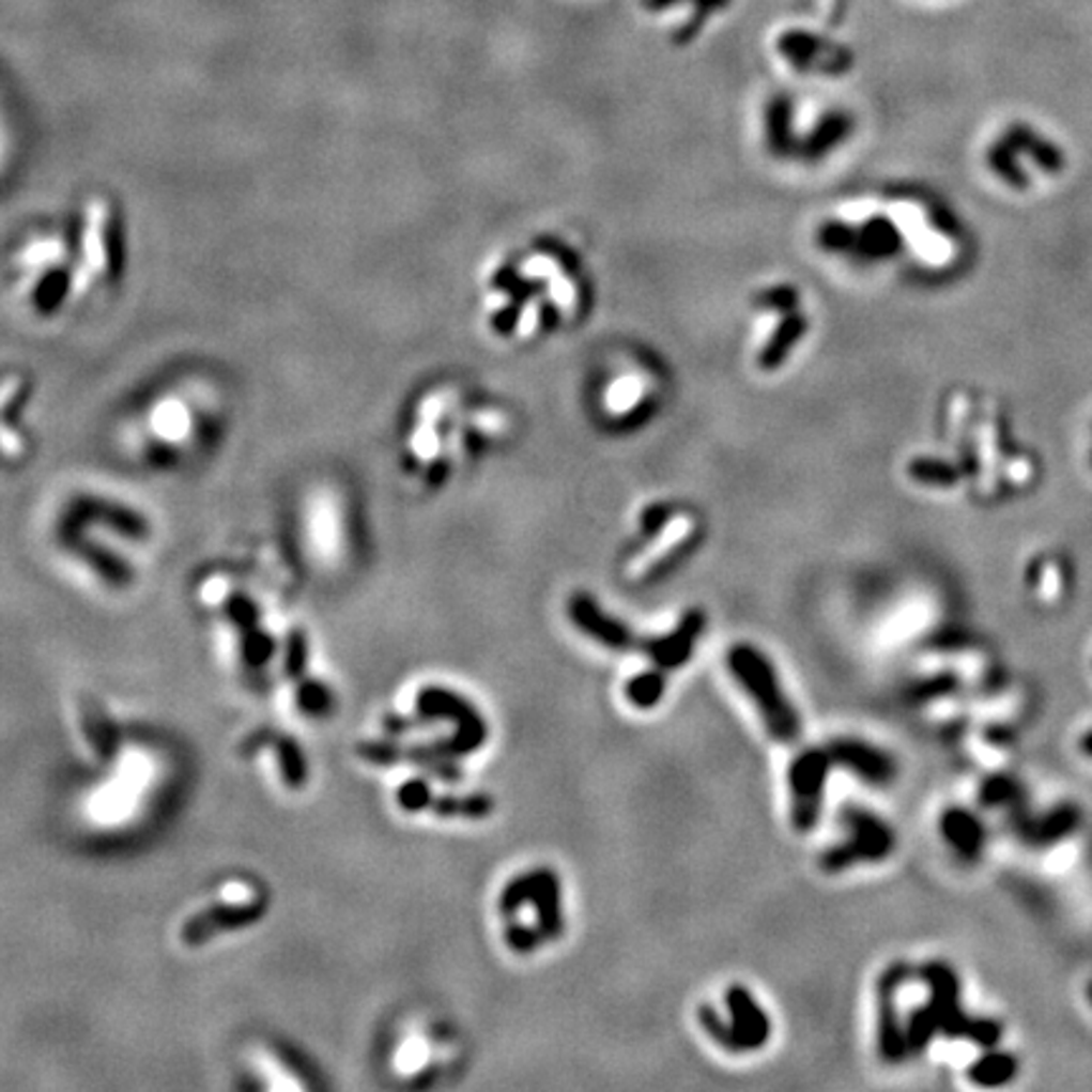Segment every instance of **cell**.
Masks as SVG:
<instances>
[{
  "mask_svg": "<svg viewBox=\"0 0 1092 1092\" xmlns=\"http://www.w3.org/2000/svg\"><path fill=\"white\" fill-rule=\"evenodd\" d=\"M1073 827H1075V812L1067 810V806H1065V810L1057 812V815L1049 817L1047 822L1040 827V837L1042 840H1057V837H1062V834H1067L1070 830H1073Z\"/></svg>",
  "mask_w": 1092,
  "mask_h": 1092,
  "instance_id": "obj_24",
  "label": "cell"
},
{
  "mask_svg": "<svg viewBox=\"0 0 1092 1092\" xmlns=\"http://www.w3.org/2000/svg\"><path fill=\"white\" fill-rule=\"evenodd\" d=\"M834 767H843L871 784H888L895 776V762L886 751L860 739H834L827 743Z\"/></svg>",
  "mask_w": 1092,
  "mask_h": 1092,
  "instance_id": "obj_14",
  "label": "cell"
},
{
  "mask_svg": "<svg viewBox=\"0 0 1092 1092\" xmlns=\"http://www.w3.org/2000/svg\"><path fill=\"white\" fill-rule=\"evenodd\" d=\"M1082 751H1085V754H1088V756H1092V732L1082 739Z\"/></svg>",
  "mask_w": 1092,
  "mask_h": 1092,
  "instance_id": "obj_26",
  "label": "cell"
},
{
  "mask_svg": "<svg viewBox=\"0 0 1092 1092\" xmlns=\"http://www.w3.org/2000/svg\"><path fill=\"white\" fill-rule=\"evenodd\" d=\"M430 802H433V795H430V787H428L426 782H420V779H415V782H407L405 787L400 789V804L405 806L407 812L426 810Z\"/></svg>",
  "mask_w": 1092,
  "mask_h": 1092,
  "instance_id": "obj_23",
  "label": "cell"
},
{
  "mask_svg": "<svg viewBox=\"0 0 1092 1092\" xmlns=\"http://www.w3.org/2000/svg\"><path fill=\"white\" fill-rule=\"evenodd\" d=\"M706 630V612L704 610H691L680 617L676 630L665 632V635H652V637H640L637 652L640 656L650 658V663L660 667V671L673 673L678 667H683L688 660L693 658L695 643L704 635Z\"/></svg>",
  "mask_w": 1092,
  "mask_h": 1092,
  "instance_id": "obj_10",
  "label": "cell"
},
{
  "mask_svg": "<svg viewBox=\"0 0 1092 1092\" xmlns=\"http://www.w3.org/2000/svg\"><path fill=\"white\" fill-rule=\"evenodd\" d=\"M723 1001H726L728 1014H732L736 1055L756 1052V1049L767 1045L771 1037V1019L769 1014L762 1010V1004L756 1001L754 994H751L747 986L734 984L728 986L726 994H723Z\"/></svg>",
  "mask_w": 1092,
  "mask_h": 1092,
  "instance_id": "obj_13",
  "label": "cell"
},
{
  "mask_svg": "<svg viewBox=\"0 0 1092 1092\" xmlns=\"http://www.w3.org/2000/svg\"><path fill=\"white\" fill-rule=\"evenodd\" d=\"M726 665L736 683L743 688V693L751 695V701L759 708L767 732L779 743H795L802 734V721H799L797 708L784 695L771 660L754 645L739 643L728 650Z\"/></svg>",
  "mask_w": 1092,
  "mask_h": 1092,
  "instance_id": "obj_1",
  "label": "cell"
},
{
  "mask_svg": "<svg viewBox=\"0 0 1092 1092\" xmlns=\"http://www.w3.org/2000/svg\"><path fill=\"white\" fill-rule=\"evenodd\" d=\"M910 976L906 964H893L878 979V1049L886 1062L906 1060L908 1037L898 1017V986Z\"/></svg>",
  "mask_w": 1092,
  "mask_h": 1092,
  "instance_id": "obj_11",
  "label": "cell"
},
{
  "mask_svg": "<svg viewBox=\"0 0 1092 1092\" xmlns=\"http://www.w3.org/2000/svg\"><path fill=\"white\" fill-rule=\"evenodd\" d=\"M941 832L945 843L964 858H979L984 847V827L979 822L971 812L962 810V806H954L941 817Z\"/></svg>",
  "mask_w": 1092,
  "mask_h": 1092,
  "instance_id": "obj_15",
  "label": "cell"
},
{
  "mask_svg": "<svg viewBox=\"0 0 1092 1092\" xmlns=\"http://www.w3.org/2000/svg\"><path fill=\"white\" fill-rule=\"evenodd\" d=\"M569 617H572L576 630L593 637L595 643L604 645V648L617 652H637L640 637L632 632L630 625L607 615L593 595L576 593L569 600Z\"/></svg>",
  "mask_w": 1092,
  "mask_h": 1092,
  "instance_id": "obj_12",
  "label": "cell"
},
{
  "mask_svg": "<svg viewBox=\"0 0 1092 1092\" xmlns=\"http://www.w3.org/2000/svg\"><path fill=\"white\" fill-rule=\"evenodd\" d=\"M1010 795H1012V789L1006 782H986L982 789V802L997 804V802H1001V797H1010Z\"/></svg>",
  "mask_w": 1092,
  "mask_h": 1092,
  "instance_id": "obj_25",
  "label": "cell"
},
{
  "mask_svg": "<svg viewBox=\"0 0 1092 1092\" xmlns=\"http://www.w3.org/2000/svg\"><path fill=\"white\" fill-rule=\"evenodd\" d=\"M663 393L658 374L645 365H620L604 370L602 385L597 387V410L612 428H630L650 417L652 407Z\"/></svg>",
  "mask_w": 1092,
  "mask_h": 1092,
  "instance_id": "obj_4",
  "label": "cell"
},
{
  "mask_svg": "<svg viewBox=\"0 0 1092 1092\" xmlns=\"http://www.w3.org/2000/svg\"><path fill=\"white\" fill-rule=\"evenodd\" d=\"M921 979L930 986V1010L936 1012L938 1027L951 1037H969L979 1045L991 1047L1001 1037V1029L994 1021L966 1019L958 1001V979L945 964H926L921 969Z\"/></svg>",
  "mask_w": 1092,
  "mask_h": 1092,
  "instance_id": "obj_7",
  "label": "cell"
},
{
  "mask_svg": "<svg viewBox=\"0 0 1092 1092\" xmlns=\"http://www.w3.org/2000/svg\"><path fill=\"white\" fill-rule=\"evenodd\" d=\"M938 1019H936V1012L930 1010L928 1006H921V1010H916L913 1014H910L908 1019V1049L910 1052H921V1049H926V1045L930 1040H934V1034L938 1032Z\"/></svg>",
  "mask_w": 1092,
  "mask_h": 1092,
  "instance_id": "obj_19",
  "label": "cell"
},
{
  "mask_svg": "<svg viewBox=\"0 0 1092 1092\" xmlns=\"http://www.w3.org/2000/svg\"><path fill=\"white\" fill-rule=\"evenodd\" d=\"M698 1021H701V1027H704V1032L716 1042V1045L726 1049V1052L736 1055L734 1029H732V1025H728L726 1019L721 1017L719 1012L713 1010L711 1004H701L698 1006Z\"/></svg>",
  "mask_w": 1092,
  "mask_h": 1092,
  "instance_id": "obj_20",
  "label": "cell"
},
{
  "mask_svg": "<svg viewBox=\"0 0 1092 1092\" xmlns=\"http://www.w3.org/2000/svg\"><path fill=\"white\" fill-rule=\"evenodd\" d=\"M665 671H660V667H656V671H645L640 673V676L630 678L628 683H625V695H628V701L635 708H643V711H648V708L658 706L660 698L665 695Z\"/></svg>",
  "mask_w": 1092,
  "mask_h": 1092,
  "instance_id": "obj_17",
  "label": "cell"
},
{
  "mask_svg": "<svg viewBox=\"0 0 1092 1092\" xmlns=\"http://www.w3.org/2000/svg\"><path fill=\"white\" fill-rule=\"evenodd\" d=\"M433 810L441 817H468L483 819L493 812V799L489 795H468V797H443L435 799Z\"/></svg>",
  "mask_w": 1092,
  "mask_h": 1092,
  "instance_id": "obj_18",
  "label": "cell"
},
{
  "mask_svg": "<svg viewBox=\"0 0 1092 1092\" xmlns=\"http://www.w3.org/2000/svg\"><path fill=\"white\" fill-rule=\"evenodd\" d=\"M532 903L537 913V928L544 941H556L565 934V913H562V882L552 867H537V871L517 875L498 895V913L511 921L521 913V908Z\"/></svg>",
  "mask_w": 1092,
  "mask_h": 1092,
  "instance_id": "obj_5",
  "label": "cell"
},
{
  "mask_svg": "<svg viewBox=\"0 0 1092 1092\" xmlns=\"http://www.w3.org/2000/svg\"><path fill=\"white\" fill-rule=\"evenodd\" d=\"M1014 1075H1017V1060L1001 1052L984 1055L982 1060L969 1067V1080L982 1085V1088H997V1085L1010 1082Z\"/></svg>",
  "mask_w": 1092,
  "mask_h": 1092,
  "instance_id": "obj_16",
  "label": "cell"
},
{
  "mask_svg": "<svg viewBox=\"0 0 1092 1092\" xmlns=\"http://www.w3.org/2000/svg\"><path fill=\"white\" fill-rule=\"evenodd\" d=\"M756 322H769V326H756L754 337V359L762 370H779L782 362L791 357L795 347L810 332V317L802 311V298L795 287H769L756 296Z\"/></svg>",
  "mask_w": 1092,
  "mask_h": 1092,
  "instance_id": "obj_2",
  "label": "cell"
},
{
  "mask_svg": "<svg viewBox=\"0 0 1092 1092\" xmlns=\"http://www.w3.org/2000/svg\"><path fill=\"white\" fill-rule=\"evenodd\" d=\"M843 822L850 827L852 837L825 850L822 858H819V867L825 873H845L847 867L858 865V862H880L893 852V830L880 817H875L873 812L860 810V806H845Z\"/></svg>",
  "mask_w": 1092,
  "mask_h": 1092,
  "instance_id": "obj_6",
  "label": "cell"
},
{
  "mask_svg": "<svg viewBox=\"0 0 1092 1092\" xmlns=\"http://www.w3.org/2000/svg\"><path fill=\"white\" fill-rule=\"evenodd\" d=\"M417 713H420L422 721H453L456 734L450 739L437 741L433 747H420L410 754V759L415 756V762L420 764H433L437 759H458V756L476 754L478 749L489 741V723L483 721V716L476 711V706L471 701H465L463 695H458L448 688L430 686L417 695Z\"/></svg>",
  "mask_w": 1092,
  "mask_h": 1092,
  "instance_id": "obj_3",
  "label": "cell"
},
{
  "mask_svg": "<svg viewBox=\"0 0 1092 1092\" xmlns=\"http://www.w3.org/2000/svg\"><path fill=\"white\" fill-rule=\"evenodd\" d=\"M504 938L513 954H519V956L534 954L541 943H547L544 936H541V930L537 928V923H534V926H528V923H521V921H517V918H511L509 921Z\"/></svg>",
  "mask_w": 1092,
  "mask_h": 1092,
  "instance_id": "obj_21",
  "label": "cell"
},
{
  "mask_svg": "<svg viewBox=\"0 0 1092 1092\" xmlns=\"http://www.w3.org/2000/svg\"><path fill=\"white\" fill-rule=\"evenodd\" d=\"M910 476L921 483L930 486H951L958 481V473L951 465L938 461H913L908 468Z\"/></svg>",
  "mask_w": 1092,
  "mask_h": 1092,
  "instance_id": "obj_22",
  "label": "cell"
},
{
  "mask_svg": "<svg viewBox=\"0 0 1092 1092\" xmlns=\"http://www.w3.org/2000/svg\"><path fill=\"white\" fill-rule=\"evenodd\" d=\"M193 405H195L193 395L170 393V395H165V398L159 395V398L152 402V407L148 410V413H144V417L139 415V420L148 422L152 441L157 443L155 448H152V453L165 450L170 458H175L180 453L183 456L198 453L200 450L198 415L200 413Z\"/></svg>",
  "mask_w": 1092,
  "mask_h": 1092,
  "instance_id": "obj_8",
  "label": "cell"
},
{
  "mask_svg": "<svg viewBox=\"0 0 1092 1092\" xmlns=\"http://www.w3.org/2000/svg\"><path fill=\"white\" fill-rule=\"evenodd\" d=\"M834 767L827 747L804 749L789 764V791H791V825L797 832H812L822 815L825 782Z\"/></svg>",
  "mask_w": 1092,
  "mask_h": 1092,
  "instance_id": "obj_9",
  "label": "cell"
}]
</instances>
